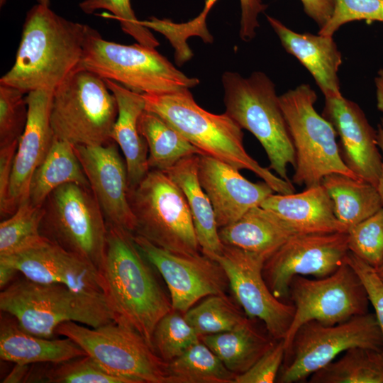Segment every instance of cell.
I'll return each instance as SVG.
<instances>
[{
    "mask_svg": "<svg viewBox=\"0 0 383 383\" xmlns=\"http://www.w3.org/2000/svg\"><path fill=\"white\" fill-rule=\"evenodd\" d=\"M224 270L229 287L245 314L261 320L274 340H284L291 326L295 308L277 299L263 277L267 258L261 255L224 245L221 255L209 257Z\"/></svg>",
    "mask_w": 383,
    "mask_h": 383,
    "instance_id": "5bb4252c",
    "label": "cell"
},
{
    "mask_svg": "<svg viewBox=\"0 0 383 383\" xmlns=\"http://www.w3.org/2000/svg\"><path fill=\"white\" fill-rule=\"evenodd\" d=\"M18 272L14 269L0 264V288L3 289L9 285V282Z\"/></svg>",
    "mask_w": 383,
    "mask_h": 383,
    "instance_id": "816d5d0a",
    "label": "cell"
},
{
    "mask_svg": "<svg viewBox=\"0 0 383 383\" xmlns=\"http://www.w3.org/2000/svg\"><path fill=\"white\" fill-rule=\"evenodd\" d=\"M382 351L383 340L374 313L355 316L335 325L316 321L303 324L296 332L285 357L279 382H300L352 348Z\"/></svg>",
    "mask_w": 383,
    "mask_h": 383,
    "instance_id": "7c38bea8",
    "label": "cell"
},
{
    "mask_svg": "<svg viewBox=\"0 0 383 383\" xmlns=\"http://www.w3.org/2000/svg\"><path fill=\"white\" fill-rule=\"evenodd\" d=\"M26 94L0 84V147L19 141L28 119Z\"/></svg>",
    "mask_w": 383,
    "mask_h": 383,
    "instance_id": "ab89813d",
    "label": "cell"
},
{
    "mask_svg": "<svg viewBox=\"0 0 383 383\" xmlns=\"http://www.w3.org/2000/svg\"><path fill=\"white\" fill-rule=\"evenodd\" d=\"M52 93L53 91L39 89L26 94L28 119L13 163L9 189V217L28 199L32 175L53 143L55 136L50 119Z\"/></svg>",
    "mask_w": 383,
    "mask_h": 383,
    "instance_id": "44dd1931",
    "label": "cell"
},
{
    "mask_svg": "<svg viewBox=\"0 0 383 383\" xmlns=\"http://www.w3.org/2000/svg\"><path fill=\"white\" fill-rule=\"evenodd\" d=\"M55 333L72 339L110 372L136 383H172L168 362L130 327L116 321L96 328L67 321Z\"/></svg>",
    "mask_w": 383,
    "mask_h": 383,
    "instance_id": "8fae6325",
    "label": "cell"
},
{
    "mask_svg": "<svg viewBox=\"0 0 383 383\" xmlns=\"http://www.w3.org/2000/svg\"><path fill=\"white\" fill-rule=\"evenodd\" d=\"M218 0H206L202 11L194 18L184 22L175 23L170 19H160L150 17L147 20H140L142 26L163 35L174 50V60L178 66H182L193 57V52L188 45L187 39L192 36L199 37L205 43H212L213 37L210 33L206 17Z\"/></svg>",
    "mask_w": 383,
    "mask_h": 383,
    "instance_id": "e575fe53",
    "label": "cell"
},
{
    "mask_svg": "<svg viewBox=\"0 0 383 383\" xmlns=\"http://www.w3.org/2000/svg\"><path fill=\"white\" fill-rule=\"evenodd\" d=\"M104 80L114 95L118 106L111 139L123 154L128 187H133L150 171L148 145L138 126V119L145 109V100L142 94L133 91L113 81Z\"/></svg>",
    "mask_w": 383,
    "mask_h": 383,
    "instance_id": "cb8c5ba5",
    "label": "cell"
},
{
    "mask_svg": "<svg viewBox=\"0 0 383 383\" xmlns=\"http://www.w3.org/2000/svg\"><path fill=\"white\" fill-rule=\"evenodd\" d=\"M334 206L338 220L347 231L383 208L377 188L367 182L331 173L321 180Z\"/></svg>",
    "mask_w": 383,
    "mask_h": 383,
    "instance_id": "f546056e",
    "label": "cell"
},
{
    "mask_svg": "<svg viewBox=\"0 0 383 383\" xmlns=\"http://www.w3.org/2000/svg\"><path fill=\"white\" fill-rule=\"evenodd\" d=\"M260 206L274 212L298 234L348 232L336 218L333 201L321 184L300 193L272 194Z\"/></svg>",
    "mask_w": 383,
    "mask_h": 383,
    "instance_id": "603a6c76",
    "label": "cell"
},
{
    "mask_svg": "<svg viewBox=\"0 0 383 383\" xmlns=\"http://www.w3.org/2000/svg\"><path fill=\"white\" fill-rule=\"evenodd\" d=\"M198 161L199 155H191L163 172L185 196L201 253L211 257L221 255L224 245L219 238L212 205L199 182Z\"/></svg>",
    "mask_w": 383,
    "mask_h": 383,
    "instance_id": "4316f807",
    "label": "cell"
},
{
    "mask_svg": "<svg viewBox=\"0 0 383 383\" xmlns=\"http://www.w3.org/2000/svg\"><path fill=\"white\" fill-rule=\"evenodd\" d=\"M138 248L164 279L172 309L185 313L199 299L211 295H225L228 281L221 266L204 255H178L133 234Z\"/></svg>",
    "mask_w": 383,
    "mask_h": 383,
    "instance_id": "2e32d148",
    "label": "cell"
},
{
    "mask_svg": "<svg viewBox=\"0 0 383 383\" xmlns=\"http://www.w3.org/2000/svg\"><path fill=\"white\" fill-rule=\"evenodd\" d=\"M200 338L186 320L184 313L172 309L157 323L153 333L152 345L156 353L168 362L199 342Z\"/></svg>",
    "mask_w": 383,
    "mask_h": 383,
    "instance_id": "74e56055",
    "label": "cell"
},
{
    "mask_svg": "<svg viewBox=\"0 0 383 383\" xmlns=\"http://www.w3.org/2000/svg\"><path fill=\"white\" fill-rule=\"evenodd\" d=\"M30 365L16 364L12 371L2 381L4 383L26 382Z\"/></svg>",
    "mask_w": 383,
    "mask_h": 383,
    "instance_id": "c3c4849f",
    "label": "cell"
},
{
    "mask_svg": "<svg viewBox=\"0 0 383 383\" xmlns=\"http://www.w3.org/2000/svg\"><path fill=\"white\" fill-rule=\"evenodd\" d=\"M313 373L311 383H383V354L365 348H352Z\"/></svg>",
    "mask_w": 383,
    "mask_h": 383,
    "instance_id": "1f68e13d",
    "label": "cell"
},
{
    "mask_svg": "<svg viewBox=\"0 0 383 383\" xmlns=\"http://www.w3.org/2000/svg\"><path fill=\"white\" fill-rule=\"evenodd\" d=\"M145 110L152 111L205 154L237 170L255 173L277 194L295 192L292 182L261 166L245 150L241 127L227 113L214 114L200 107L189 89L165 94H142Z\"/></svg>",
    "mask_w": 383,
    "mask_h": 383,
    "instance_id": "3957f363",
    "label": "cell"
},
{
    "mask_svg": "<svg viewBox=\"0 0 383 383\" xmlns=\"http://www.w3.org/2000/svg\"><path fill=\"white\" fill-rule=\"evenodd\" d=\"M345 262L353 268L365 286L370 304L374 309L383 340V283L372 266L350 251L347 254Z\"/></svg>",
    "mask_w": 383,
    "mask_h": 383,
    "instance_id": "ee69618b",
    "label": "cell"
},
{
    "mask_svg": "<svg viewBox=\"0 0 383 383\" xmlns=\"http://www.w3.org/2000/svg\"><path fill=\"white\" fill-rule=\"evenodd\" d=\"M128 200L135 221L133 234L171 252L200 255L192 216L182 191L163 171L150 170Z\"/></svg>",
    "mask_w": 383,
    "mask_h": 383,
    "instance_id": "ba28073f",
    "label": "cell"
},
{
    "mask_svg": "<svg viewBox=\"0 0 383 383\" xmlns=\"http://www.w3.org/2000/svg\"><path fill=\"white\" fill-rule=\"evenodd\" d=\"M200 338L236 374L247 371L276 342L257 329L250 318L232 331L204 335Z\"/></svg>",
    "mask_w": 383,
    "mask_h": 383,
    "instance_id": "83f0119b",
    "label": "cell"
},
{
    "mask_svg": "<svg viewBox=\"0 0 383 383\" xmlns=\"http://www.w3.org/2000/svg\"><path fill=\"white\" fill-rule=\"evenodd\" d=\"M289 298L295 311L284 339L286 352L296 332L305 323L316 321L335 325L368 313L370 304L363 283L346 262L325 277L295 276L290 283Z\"/></svg>",
    "mask_w": 383,
    "mask_h": 383,
    "instance_id": "4fadbf2b",
    "label": "cell"
},
{
    "mask_svg": "<svg viewBox=\"0 0 383 383\" xmlns=\"http://www.w3.org/2000/svg\"><path fill=\"white\" fill-rule=\"evenodd\" d=\"M38 4H40L45 6H50V0H37Z\"/></svg>",
    "mask_w": 383,
    "mask_h": 383,
    "instance_id": "db71d44e",
    "label": "cell"
},
{
    "mask_svg": "<svg viewBox=\"0 0 383 383\" xmlns=\"http://www.w3.org/2000/svg\"><path fill=\"white\" fill-rule=\"evenodd\" d=\"M296 155L293 184L319 185L331 173L359 179L344 163L332 124L314 108L316 91L301 84L279 96Z\"/></svg>",
    "mask_w": 383,
    "mask_h": 383,
    "instance_id": "9c48e42d",
    "label": "cell"
},
{
    "mask_svg": "<svg viewBox=\"0 0 383 383\" xmlns=\"http://www.w3.org/2000/svg\"><path fill=\"white\" fill-rule=\"evenodd\" d=\"M184 314L200 337L232 331L249 319L226 294L209 296Z\"/></svg>",
    "mask_w": 383,
    "mask_h": 383,
    "instance_id": "d590c367",
    "label": "cell"
},
{
    "mask_svg": "<svg viewBox=\"0 0 383 383\" xmlns=\"http://www.w3.org/2000/svg\"><path fill=\"white\" fill-rule=\"evenodd\" d=\"M29 280L42 284H62L80 292H103L99 270L82 257L41 236L27 248L0 257Z\"/></svg>",
    "mask_w": 383,
    "mask_h": 383,
    "instance_id": "e0dca14e",
    "label": "cell"
},
{
    "mask_svg": "<svg viewBox=\"0 0 383 383\" xmlns=\"http://www.w3.org/2000/svg\"><path fill=\"white\" fill-rule=\"evenodd\" d=\"M80 67L139 94H170L199 84L197 78L184 74L155 48L109 41L88 25Z\"/></svg>",
    "mask_w": 383,
    "mask_h": 383,
    "instance_id": "8992f818",
    "label": "cell"
},
{
    "mask_svg": "<svg viewBox=\"0 0 383 383\" xmlns=\"http://www.w3.org/2000/svg\"><path fill=\"white\" fill-rule=\"evenodd\" d=\"M348 232L296 235L286 241L265 262L263 277L279 299L289 298V286L297 275L327 277L345 262Z\"/></svg>",
    "mask_w": 383,
    "mask_h": 383,
    "instance_id": "9a60e30c",
    "label": "cell"
},
{
    "mask_svg": "<svg viewBox=\"0 0 383 383\" xmlns=\"http://www.w3.org/2000/svg\"><path fill=\"white\" fill-rule=\"evenodd\" d=\"M267 19L285 50L311 73L325 98L342 95L338 76L342 55L333 36L297 33L272 16Z\"/></svg>",
    "mask_w": 383,
    "mask_h": 383,
    "instance_id": "7402d4cb",
    "label": "cell"
},
{
    "mask_svg": "<svg viewBox=\"0 0 383 383\" xmlns=\"http://www.w3.org/2000/svg\"><path fill=\"white\" fill-rule=\"evenodd\" d=\"M30 367L26 382L45 383H136L104 369L89 355L58 363Z\"/></svg>",
    "mask_w": 383,
    "mask_h": 383,
    "instance_id": "836d02e7",
    "label": "cell"
},
{
    "mask_svg": "<svg viewBox=\"0 0 383 383\" xmlns=\"http://www.w3.org/2000/svg\"><path fill=\"white\" fill-rule=\"evenodd\" d=\"M362 20L383 22V0H335L331 18L318 33L333 36L345 23Z\"/></svg>",
    "mask_w": 383,
    "mask_h": 383,
    "instance_id": "b9f144b4",
    "label": "cell"
},
{
    "mask_svg": "<svg viewBox=\"0 0 383 383\" xmlns=\"http://www.w3.org/2000/svg\"><path fill=\"white\" fill-rule=\"evenodd\" d=\"M374 270L377 276L383 283V260L381 263L376 268H374Z\"/></svg>",
    "mask_w": 383,
    "mask_h": 383,
    "instance_id": "f5cc1de1",
    "label": "cell"
},
{
    "mask_svg": "<svg viewBox=\"0 0 383 383\" xmlns=\"http://www.w3.org/2000/svg\"><path fill=\"white\" fill-rule=\"evenodd\" d=\"M348 250L376 268L383 260V208L348 231Z\"/></svg>",
    "mask_w": 383,
    "mask_h": 383,
    "instance_id": "f35d334b",
    "label": "cell"
},
{
    "mask_svg": "<svg viewBox=\"0 0 383 383\" xmlns=\"http://www.w3.org/2000/svg\"><path fill=\"white\" fill-rule=\"evenodd\" d=\"M377 140L378 147L382 154V167L381 172L377 184V190L383 201V118L380 120V122L377 125Z\"/></svg>",
    "mask_w": 383,
    "mask_h": 383,
    "instance_id": "681fc988",
    "label": "cell"
},
{
    "mask_svg": "<svg viewBox=\"0 0 383 383\" xmlns=\"http://www.w3.org/2000/svg\"><path fill=\"white\" fill-rule=\"evenodd\" d=\"M118 145H74L90 188L106 221L132 233L135 221L128 200V173Z\"/></svg>",
    "mask_w": 383,
    "mask_h": 383,
    "instance_id": "ac0fdd59",
    "label": "cell"
},
{
    "mask_svg": "<svg viewBox=\"0 0 383 383\" xmlns=\"http://www.w3.org/2000/svg\"><path fill=\"white\" fill-rule=\"evenodd\" d=\"M79 6L87 14H91L99 9H106L112 13L113 18L119 21L123 31L133 38L138 43L151 48H156L160 45L151 30L140 24L130 0H84Z\"/></svg>",
    "mask_w": 383,
    "mask_h": 383,
    "instance_id": "60d3db41",
    "label": "cell"
},
{
    "mask_svg": "<svg viewBox=\"0 0 383 383\" xmlns=\"http://www.w3.org/2000/svg\"><path fill=\"white\" fill-rule=\"evenodd\" d=\"M86 355L87 353L69 338L51 339L30 334L19 327L13 316H1L2 360L22 365L58 363Z\"/></svg>",
    "mask_w": 383,
    "mask_h": 383,
    "instance_id": "d4e9b609",
    "label": "cell"
},
{
    "mask_svg": "<svg viewBox=\"0 0 383 383\" xmlns=\"http://www.w3.org/2000/svg\"><path fill=\"white\" fill-rule=\"evenodd\" d=\"M133 235L107 224L106 257L99 270L103 293L114 321L137 331L154 349L155 328L172 306Z\"/></svg>",
    "mask_w": 383,
    "mask_h": 383,
    "instance_id": "7a4b0ae2",
    "label": "cell"
},
{
    "mask_svg": "<svg viewBox=\"0 0 383 383\" xmlns=\"http://www.w3.org/2000/svg\"><path fill=\"white\" fill-rule=\"evenodd\" d=\"M70 182L90 187L74 145L55 138L47 156L32 175L28 201L33 206H43L54 189Z\"/></svg>",
    "mask_w": 383,
    "mask_h": 383,
    "instance_id": "f1b7e54d",
    "label": "cell"
},
{
    "mask_svg": "<svg viewBox=\"0 0 383 383\" xmlns=\"http://www.w3.org/2000/svg\"><path fill=\"white\" fill-rule=\"evenodd\" d=\"M225 113L260 143L270 169L292 182L287 166H296V155L275 85L263 72L255 71L244 77L235 72H225L221 78Z\"/></svg>",
    "mask_w": 383,
    "mask_h": 383,
    "instance_id": "5b68a950",
    "label": "cell"
},
{
    "mask_svg": "<svg viewBox=\"0 0 383 383\" xmlns=\"http://www.w3.org/2000/svg\"><path fill=\"white\" fill-rule=\"evenodd\" d=\"M223 245L270 257L292 237L298 234L270 210L260 206L246 212L235 223L218 228Z\"/></svg>",
    "mask_w": 383,
    "mask_h": 383,
    "instance_id": "484cf974",
    "label": "cell"
},
{
    "mask_svg": "<svg viewBox=\"0 0 383 383\" xmlns=\"http://www.w3.org/2000/svg\"><path fill=\"white\" fill-rule=\"evenodd\" d=\"M43 206L32 205L28 199L0 223V257L10 255L30 245L41 238Z\"/></svg>",
    "mask_w": 383,
    "mask_h": 383,
    "instance_id": "8d00e7d4",
    "label": "cell"
},
{
    "mask_svg": "<svg viewBox=\"0 0 383 383\" xmlns=\"http://www.w3.org/2000/svg\"><path fill=\"white\" fill-rule=\"evenodd\" d=\"M6 0H0V6L2 7L5 3H6Z\"/></svg>",
    "mask_w": 383,
    "mask_h": 383,
    "instance_id": "11a10c76",
    "label": "cell"
},
{
    "mask_svg": "<svg viewBox=\"0 0 383 383\" xmlns=\"http://www.w3.org/2000/svg\"><path fill=\"white\" fill-rule=\"evenodd\" d=\"M304 10L311 18L322 28L331 18L335 6V0H300Z\"/></svg>",
    "mask_w": 383,
    "mask_h": 383,
    "instance_id": "7dc6e473",
    "label": "cell"
},
{
    "mask_svg": "<svg viewBox=\"0 0 383 383\" xmlns=\"http://www.w3.org/2000/svg\"><path fill=\"white\" fill-rule=\"evenodd\" d=\"M172 383H234L236 374L201 340L168 362Z\"/></svg>",
    "mask_w": 383,
    "mask_h": 383,
    "instance_id": "d6a6232c",
    "label": "cell"
},
{
    "mask_svg": "<svg viewBox=\"0 0 383 383\" xmlns=\"http://www.w3.org/2000/svg\"><path fill=\"white\" fill-rule=\"evenodd\" d=\"M18 144L16 141L0 147V215L3 220L9 217V189Z\"/></svg>",
    "mask_w": 383,
    "mask_h": 383,
    "instance_id": "f6af8a7d",
    "label": "cell"
},
{
    "mask_svg": "<svg viewBox=\"0 0 383 383\" xmlns=\"http://www.w3.org/2000/svg\"><path fill=\"white\" fill-rule=\"evenodd\" d=\"M322 116L340 138V156L348 168L362 181L377 187L382 154L377 131L355 102L343 95L325 98Z\"/></svg>",
    "mask_w": 383,
    "mask_h": 383,
    "instance_id": "d6986e66",
    "label": "cell"
},
{
    "mask_svg": "<svg viewBox=\"0 0 383 383\" xmlns=\"http://www.w3.org/2000/svg\"><path fill=\"white\" fill-rule=\"evenodd\" d=\"M86 25L67 20L50 6L34 5L27 12L15 61L0 84L24 94L54 91L79 70Z\"/></svg>",
    "mask_w": 383,
    "mask_h": 383,
    "instance_id": "6da1fadb",
    "label": "cell"
},
{
    "mask_svg": "<svg viewBox=\"0 0 383 383\" xmlns=\"http://www.w3.org/2000/svg\"><path fill=\"white\" fill-rule=\"evenodd\" d=\"M284 340L274 344L247 371L237 374L234 383L274 382L285 358Z\"/></svg>",
    "mask_w": 383,
    "mask_h": 383,
    "instance_id": "7bdbcfd3",
    "label": "cell"
},
{
    "mask_svg": "<svg viewBox=\"0 0 383 383\" xmlns=\"http://www.w3.org/2000/svg\"><path fill=\"white\" fill-rule=\"evenodd\" d=\"M40 235L93 264L99 271L106 257L107 224L89 187L66 183L43 204Z\"/></svg>",
    "mask_w": 383,
    "mask_h": 383,
    "instance_id": "30bf717a",
    "label": "cell"
},
{
    "mask_svg": "<svg viewBox=\"0 0 383 383\" xmlns=\"http://www.w3.org/2000/svg\"><path fill=\"white\" fill-rule=\"evenodd\" d=\"M377 109L383 112V69H380L374 78Z\"/></svg>",
    "mask_w": 383,
    "mask_h": 383,
    "instance_id": "f907efd6",
    "label": "cell"
},
{
    "mask_svg": "<svg viewBox=\"0 0 383 383\" xmlns=\"http://www.w3.org/2000/svg\"><path fill=\"white\" fill-rule=\"evenodd\" d=\"M1 312L24 331L52 338L59 325L74 321L96 328L114 321L103 292L76 291L62 284H42L24 277L0 293Z\"/></svg>",
    "mask_w": 383,
    "mask_h": 383,
    "instance_id": "277c9868",
    "label": "cell"
},
{
    "mask_svg": "<svg viewBox=\"0 0 383 383\" xmlns=\"http://www.w3.org/2000/svg\"><path fill=\"white\" fill-rule=\"evenodd\" d=\"M138 126L148 145L150 170L165 171L184 157L202 154L176 129L152 111H143Z\"/></svg>",
    "mask_w": 383,
    "mask_h": 383,
    "instance_id": "4dcf8cb0",
    "label": "cell"
},
{
    "mask_svg": "<svg viewBox=\"0 0 383 383\" xmlns=\"http://www.w3.org/2000/svg\"><path fill=\"white\" fill-rule=\"evenodd\" d=\"M117 116L116 98L105 80L84 68L53 91L50 119L54 136L73 145L112 142Z\"/></svg>",
    "mask_w": 383,
    "mask_h": 383,
    "instance_id": "52a82bcc",
    "label": "cell"
},
{
    "mask_svg": "<svg viewBox=\"0 0 383 383\" xmlns=\"http://www.w3.org/2000/svg\"><path fill=\"white\" fill-rule=\"evenodd\" d=\"M240 37L245 42H249L256 35V30L260 26L257 16L267 9V5L261 0H240Z\"/></svg>",
    "mask_w": 383,
    "mask_h": 383,
    "instance_id": "bcb514c9",
    "label": "cell"
},
{
    "mask_svg": "<svg viewBox=\"0 0 383 383\" xmlns=\"http://www.w3.org/2000/svg\"><path fill=\"white\" fill-rule=\"evenodd\" d=\"M198 176L218 228L235 223L274 192L265 182H251L238 170L205 154L199 155Z\"/></svg>",
    "mask_w": 383,
    "mask_h": 383,
    "instance_id": "ffe728a7",
    "label": "cell"
}]
</instances>
